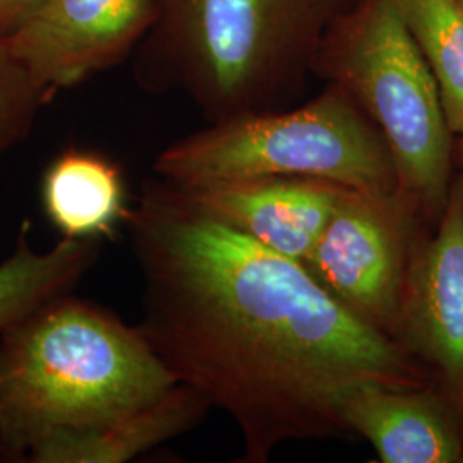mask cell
<instances>
[{
	"instance_id": "cell-1",
	"label": "cell",
	"mask_w": 463,
	"mask_h": 463,
	"mask_svg": "<svg viewBox=\"0 0 463 463\" xmlns=\"http://www.w3.org/2000/svg\"><path fill=\"white\" fill-rule=\"evenodd\" d=\"M126 229L143 277L137 328L177 383L237 424L244 462L348 436L342 405L361 384H430L405 348L300 261L216 220L179 185L145 184Z\"/></svg>"
},
{
	"instance_id": "cell-2",
	"label": "cell",
	"mask_w": 463,
	"mask_h": 463,
	"mask_svg": "<svg viewBox=\"0 0 463 463\" xmlns=\"http://www.w3.org/2000/svg\"><path fill=\"white\" fill-rule=\"evenodd\" d=\"M177 384L137 326L95 302L52 298L0 333V457L133 414Z\"/></svg>"
},
{
	"instance_id": "cell-3",
	"label": "cell",
	"mask_w": 463,
	"mask_h": 463,
	"mask_svg": "<svg viewBox=\"0 0 463 463\" xmlns=\"http://www.w3.org/2000/svg\"><path fill=\"white\" fill-rule=\"evenodd\" d=\"M141 74L179 88L208 122L283 110L313 76L331 26L363 0H153Z\"/></svg>"
},
{
	"instance_id": "cell-4",
	"label": "cell",
	"mask_w": 463,
	"mask_h": 463,
	"mask_svg": "<svg viewBox=\"0 0 463 463\" xmlns=\"http://www.w3.org/2000/svg\"><path fill=\"white\" fill-rule=\"evenodd\" d=\"M155 174L179 185L309 177L357 191H393L397 166L371 117L338 84L283 110L229 117L168 145Z\"/></svg>"
},
{
	"instance_id": "cell-5",
	"label": "cell",
	"mask_w": 463,
	"mask_h": 463,
	"mask_svg": "<svg viewBox=\"0 0 463 463\" xmlns=\"http://www.w3.org/2000/svg\"><path fill=\"white\" fill-rule=\"evenodd\" d=\"M313 76L354 97L384 136L398 187L438 225L453 181L455 136L438 83L393 0H363L325 36Z\"/></svg>"
},
{
	"instance_id": "cell-6",
	"label": "cell",
	"mask_w": 463,
	"mask_h": 463,
	"mask_svg": "<svg viewBox=\"0 0 463 463\" xmlns=\"http://www.w3.org/2000/svg\"><path fill=\"white\" fill-rule=\"evenodd\" d=\"M434 229L400 187H347L302 265L352 315L393 338L415 256Z\"/></svg>"
},
{
	"instance_id": "cell-7",
	"label": "cell",
	"mask_w": 463,
	"mask_h": 463,
	"mask_svg": "<svg viewBox=\"0 0 463 463\" xmlns=\"http://www.w3.org/2000/svg\"><path fill=\"white\" fill-rule=\"evenodd\" d=\"M393 340L426 369L463 428V164L415 256Z\"/></svg>"
},
{
	"instance_id": "cell-8",
	"label": "cell",
	"mask_w": 463,
	"mask_h": 463,
	"mask_svg": "<svg viewBox=\"0 0 463 463\" xmlns=\"http://www.w3.org/2000/svg\"><path fill=\"white\" fill-rule=\"evenodd\" d=\"M155 19L153 0H42L5 40L36 81L55 93L122 62Z\"/></svg>"
},
{
	"instance_id": "cell-9",
	"label": "cell",
	"mask_w": 463,
	"mask_h": 463,
	"mask_svg": "<svg viewBox=\"0 0 463 463\" xmlns=\"http://www.w3.org/2000/svg\"><path fill=\"white\" fill-rule=\"evenodd\" d=\"M179 187L216 220L300 263L315 248L347 189L309 177H256Z\"/></svg>"
},
{
	"instance_id": "cell-10",
	"label": "cell",
	"mask_w": 463,
	"mask_h": 463,
	"mask_svg": "<svg viewBox=\"0 0 463 463\" xmlns=\"http://www.w3.org/2000/svg\"><path fill=\"white\" fill-rule=\"evenodd\" d=\"M342 417L381 463H463L462 422L432 383L417 388L365 383L348 393Z\"/></svg>"
},
{
	"instance_id": "cell-11",
	"label": "cell",
	"mask_w": 463,
	"mask_h": 463,
	"mask_svg": "<svg viewBox=\"0 0 463 463\" xmlns=\"http://www.w3.org/2000/svg\"><path fill=\"white\" fill-rule=\"evenodd\" d=\"M212 407L191 386L174 384L164 397L91 430L55 432L36 443L28 463H124L196 428Z\"/></svg>"
},
{
	"instance_id": "cell-12",
	"label": "cell",
	"mask_w": 463,
	"mask_h": 463,
	"mask_svg": "<svg viewBox=\"0 0 463 463\" xmlns=\"http://www.w3.org/2000/svg\"><path fill=\"white\" fill-rule=\"evenodd\" d=\"M40 199L52 227L64 239H112L131 204L124 174L95 149L67 148L45 168Z\"/></svg>"
},
{
	"instance_id": "cell-13",
	"label": "cell",
	"mask_w": 463,
	"mask_h": 463,
	"mask_svg": "<svg viewBox=\"0 0 463 463\" xmlns=\"http://www.w3.org/2000/svg\"><path fill=\"white\" fill-rule=\"evenodd\" d=\"M23 222L13 252L0 261V333L52 298L72 292L97 265L101 241L64 239L38 250Z\"/></svg>"
},
{
	"instance_id": "cell-14",
	"label": "cell",
	"mask_w": 463,
	"mask_h": 463,
	"mask_svg": "<svg viewBox=\"0 0 463 463\" xmlns=\"http://www.w3.org/2000/svg\"><path fill=\"white\" fill-rule=\"evenodd\" d=\"M438 83L448 128L463 137V0H393Z\"/></svg>"
},
{
	"instance_id": "cell-15",
	"label": "cell",
	"mask_w": 463,
	"mask_h": 463,
	"mask_svg": "<svg viewBox=\"0 0 463 463\" xmlns=\"http://www.w3.org/2000/svg\"><path fill=\"white\" fill-rule=\"evenodd\" d=\"M52 95L0 36V156L28 136Z\"/></svg>"
},
{
	"instance_id": "cell-16",
	"label": "cell",
	"mask_w": 463,
	"mask_h": 463,
	"mask_svg": "<svg viewBox=\"0 0 463 463\" xmlns=\"http://www.w3.org/2000/svg\"><path fill=\"white\" fill-rule=\"evenodd\" d=\"M42 0H0V36H7L33 13Z\"/></svg>"
},
{
	"instance_id": "cell-17",
	"label": "cell",
	"mask_w": 463,
	"mask_h": 463,
	"mask_svg": "<svg viewBox=\"0 0 463 463\" xmlns=\"http://www.w3.org/2000/svg\"><path fill=\"white\" fill-rule=\"evenodd\" d=\"M455 162L463 164V137H455Z\"/></svg>"
}]
</instances>
